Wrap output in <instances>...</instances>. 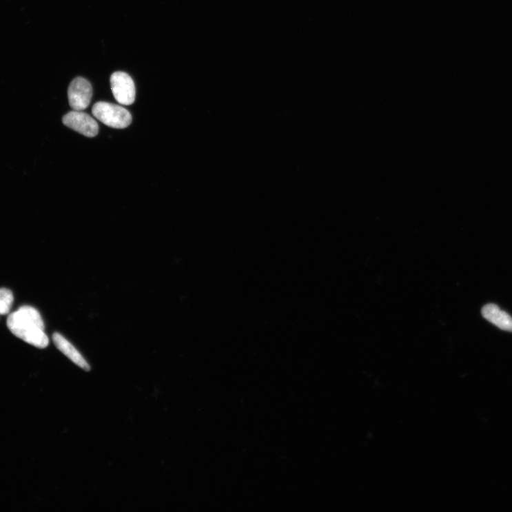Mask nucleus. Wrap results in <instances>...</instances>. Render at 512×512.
Returning a JSON list of instances; mask_svg holds the SVG:
<instances>
[{"label":"nucleus","instance_id":"f257e3e1","mask_svg":"<svg viewBox=\"0 0 512 512\" xmlns=\"http://www.w3.org/2000/svg\"><path fill=\"white\" fill-rule=\"evenodd\" d=\"M7 325L14 336L32 346L44 349L49 345L43 319L39 311L31 306L21 307L11 314Z\"/></svg>","mask_w":512,"mask_h":512},{"label":"nucleus","instance_id":"f03ea898","mask_svg":"<svg viewBox=\"0 0 512 512\" xmlns=\"http://www.w3.org/2000/svg\"><path fill=\"white\" fill-rule=\"evenodd\" d=\"M92 113L105 125L116 129L126 128L132 123V116L127 109L110 103H96L93 107Z\"/></svg>","mask_w":512,"mask_h":512},{"label":"nucleus","instance_id":"7ed1b4c3","mask_svg":"<svg viewBox=\"0 0 512 512\" xmlns=\"http://www.w3.org/2000/svg\"><path fill=\"white\" fill-rule=\"evenodd\" d=\"M110 86L116 100L124 105H130L136 100L134 81L126 73L115 72L110 77Z\"/></svg>","mask_w":512,"mask_h":512},{"label":"nucleus","instance_id":"20e7f679","mask_svg":"<svg viewBox=\"0 0 512 512\" xmlns=\"http://www.w3.org/2000/svg\"><path fill=\"white\" fill-rule=\"evenodd\" d=\"M62 121L65 126L85 137L94 138L98 135L99 128L97 122L82 111H72L63 116Z\"/></svg>","mask_w":512,"mask_h":512},{"label":"nucleus","instance_id":"39448f33","mask_svg":"<svg viewBox=\"0 0 512 512\" xmlns=\"http://www.w3.org/2000/svg\"><path fill=\"white\" fill-rule=\"evenodd\" d=\"M93 96V89L90 83L82 77L72 81L68 89L70 106L74 110L82 111L90 105Z\"/></svg>","mask_w":512,"mask_h":512},{"label":"nucleus","instance_id":"423d86ee","mask_svg":"<svg viewBox=\"0 0 512 512\" xmlns=\"http://www.w3.org/2000/svg\"><path fill=\"white\" fill-rule=\"evenodd\" d=\"M53 341L57 349L66 356L78 367L85 371L91 369L90 366L85 360L81 354L73 346L70 342L63 338L61 334L56 332L53 335Z\"/></svg>","mask_w":512,"mask_h":512},{"label":"nucleus","instance_id":"0eeeda50","mask_svg":"<svg viewBox=\"0 0 512 512\" xmlns=\"http://www.w3.org/2000/svg\"><path fill=\"white\" fill-rule=\"evenodd\" d=\"M482 315L484 319L500 329L512 332V318L495 304H488L483 307Z\"/></svg>","mask_w":512,"mask_h":512},{"label":"nucleus","instance_id":"6e6552de","mask_svg":"<svg viewBox=\"0 0 512 512\" xmlns=\"http://www.w3.org/2000/svg\"><path fill=\"white\" fill-rule=\"evenodd\" d=\"M14 302L13 294L9 289L0 288V316L10 313Z\"/></svg>","mask_w":512,"mask_h":512}]
</instances>
